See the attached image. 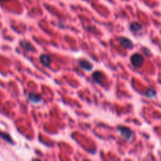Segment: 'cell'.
<instances>
[{
    "label": "cell",
    "mask_w": 161,
    "mask_h": 161,
    "mask_svg": "<svg viewBox=\"0 0 161 161\" xmlns=\"http://www.w3.org/2000/svg\"><path fill=\"white\" fill-rule=\"evenodd\" d=\"M131 63L135 68H141L144 63V58L140 54H134L131 57Z\"/></svg>",
    "instance_id": "cell-2"
},
{
    "label": "cell",
    "mask_w": 161,
    "mask_h": 161,
    "mask_svg": "<svg viewBox=\"0 0 161 161\" xmlns=\"http://www.w3.org/2000/svg\"><path fill=\"white\" fill-rule=\"evenodd\" d=\"M118 43L125 49H130L133 47V43L131 39H129L127 37H119L117 39Z\"/></svg>",
    "instance_id": "cell-5"
},
{
    "label": "cell",
    "mask_w": 161,
    "mask_h": 161,
    "mask_svg": "<svg viewBox=\"0 0 161 161\" xmlns=\"http://www.w3.org/2000/svg\"><path fill=\"white\" fill-rule=\"evenodd\" d=\"M39 61H40L41 64H43V66L46 68H49L51 64V59L48 55L47 54H42L39 57Z\"/></svg>",
    "instance_id": "cell-8"
},
{
    "label": "cell",
    "mask_w": 161,
    "mask_h": 161,
    "mask_svg": "<svg viewBox=\"0 0 161 161\" xmlns=\"http://www.w3.org/2000/svg\"><path fill=\"white\" fill-rule=\"evenodd\" d=\"M28 99L32 104H39L42 101V96L39 94L35 93H30L28 95Z\"/></svg>",
    "instance_id": "cell-6"
},
{
    "label": "cell",
    "mask_w": 161,
    "mask_h": 161,
    "mask_svg": "<svg viewBox=\"0 0 161 161\" xmlns=\"http://www.w3.org/2000/svg\"><path fill=\"white\" fill-rule=\"evenodd\" d=\"M117 131H118L119 134H120L121 137H122L125 141H127V142L131 141V140L133 138V131H131L130 128H128V127H124V126H119V127H117Z\"/></svg>",
    "instance_id": "cell-1"
},
{
    "label": "cell",
    "mask_w": 161,
    "mask_h": 161,
    "mask_svg": "<svg viewBox=\"0 0 161 161\" xmlns=\"http://www.w3.org/2000/svg\"><path fill=\"white\" fill-rule=\"evenodd\" d=\"M20 45L21 47V48L27 52H35V47L33 46L32 45V43H30L28 41H21L20 43Z\"/></svg>",
    "instance_id": "cell-7"
},
{
    "label": "cell",
    "mask_w": 161,
    "mask_h": 161,
    "mask_svg": "<svg viewBox=\"0 0 161 161\" xmlns=\"http://www.w3.org/2000/svg\"><path fill=\"white\" fill-rule=\"evenodd\" d=\"M5 1H9V0H0V2H5Z\"/></svg>",
    "instance_id": "cell-12"
},
{
    "label": "cell",
    "mask_w": 161,
    "mask_h": 161,
    "mask_svg": "<svg viewBox=\"0 0 161 161\" xmlns=\"http://www.w3.org/2000/svg\"><path fill=\"white\" fill-rule=\"evenodd\" d=\"M92 79L96 83L100 84L101 86H102L105 80V75L101 72L96 71L92 74Z\"/></svg>",
    "instance_id": "cell-3"
},
{
    "label": "cell",
    "mask_w": 161,
    "mask_h": 161,
    "mask_svg": "<svg viewBox=\"0 0 161 161\" xmlns=\"http://www.w3.org/2000/svg\"><path fill=\"white\" fill-rule=\"evenodd\" d=\"M130 29L134 33H139L143 30V27L137 22H133L130 24Z\"/></svg>",
    "instance_id": "cell-9"
},
{
    "label": "cell",
    "mask_w": 161,
    "mask_h": 161,
    "mask_svg": "<svg viewBox=\"0 0 161 161\" xmlns=\"http://www.w3.org/2000/svg\"><path fill=\"white\" fill-rule=\"evenodd\" d=\"M156 95H157V93L153 89H148L145 92V96L148 98H153Z\"/></svg>",
    "instance_id": "cell-11"
},
{
    "label": "cell",
    "mask_w": 161,
    "mask_h": 161,
    "mask_svg": "<svg viewBox=\"0 0 161 161\" xmlns=\"http://www.w3.org/2000/svg\"><path fill=\"white\" fill-rule=\"evenodd\" d=\"M78 64L84 71L91 72L94 69V64L87 60H80L78 61Z\"/></svg>",
    "instance_id": "cell-4"
},
{
    "label": "cell",
    "mask_w": 161,
    "mask_h": 161,
    "mask_svg": "<svg viewBox=\"0 0 161 161\" xmlns=\"http://www.w3.org/2000/svg\"><path fill=\"white\" fill-rule=\"evenodd\" d=\"M0 137L2 138V139H3L5 141V142H7V143H9V144H12L13 145L14 144V142H13V140L12 139V137H11V136L8 133H7V132H0Z\"/></svg>",
    "instance_id": "cell-10"
}]
</instances>
